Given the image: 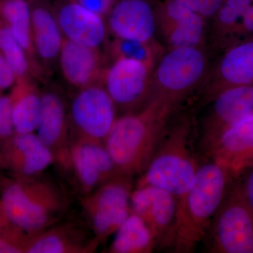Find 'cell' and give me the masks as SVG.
Listing matches in <instances>:
<instances>
[{"instance_id": "6da1fadb", "label": "cell", "mask_w": 253, "mask_h": 253, "mask_svg": "<svg viewBox=\"0 0 253 253\" xmlns=\"http://www.w3.org/2000/svg\"><path fill=\"white\" fill-rule=\"evenodd\" d=\"M175 109L154 99L117 118L105 146L120 172L134 176L144 172Z\"/></svg>"}, {"instance_id": "7a4b0ae2", "label": "cell", "mask_w": 253, "mask_h": 253, "mask_svg": "<svg viewBox=\"0 0 253 253\" xmlns=\"http://www.w3.org/2000/svg\"><path fill=\"white\" fill-rule=\"evenodd\" d=\"M233 176L217 163L200 166L194 185L177 200L173 252H194L231 189Z\"/></svg>"}, {"instance_id": "3957f363", "label": "cell", "mask_w": 253, "mask_h": 253, "mask_svg": "<svg viewBox=\"0 0 253 253\" xmlns=\"http://www.w3.org/2000/svg\"><path fill=\"white\" fill-rule=\"evenodd\" d=\"M0 202L12 227L28 236L59 222L70 199L61 184L41 174L11 181L3 189Z\"/></svg>"}, {"instance_id": "277c9868", "label": "cell", "mask_w": 253, "mask_h": 253, "mask_svg": "<svg viewBox=\"0 0 253 253\" xmlns=\"http://www.w3.org/2000/svg\"><path fill=\"white\" fill-rule=\"evenodd\" d=\"M194 123L184 116L171 118L149 166L134 186H152L179 199L194 185L200 167L195 149Z\"/></svg>"}, {"instance_id": "5b68a950", "label": "cell", "mask_w": 253, "mask_h": 253, "mask_svg": "<svg viewBox=\"0 0 253 253\" xmlns=\"http://www.w3.org/2000/svg\"><path fill=\"white\" fill-rule=\"evenodd\" d=\"M212 64L206 45L170 48L154 68L149 101L158 99L176 108L201 87Z\"/></svg>"}, {"instance_id": "8992f818", "label": "cell", "mask_w": 253, "mask_h": 253, "mask_svg": "<svg viewBox=\"0 0 253 253\" xmlns=\"http://www.w3.org/2000/svg\"><path fill=\"white\" fill-rule=\"evenodd\" d=\"M133 176L118 173L89 194L81 196L86 225L100 244L113 235L131 214Z\"/></svg>"}, {"instance_id": "52a82bcc", "label": "cell", "mask_w": 253, "mask_h": 253, "mask_svg": "<svg viewBox=\"0 0 253 253\" xmlns=\"http://www.w3.org/2000/svg\"><path fill=\"white\" fill-rule=\"evenodd\" d=\"M204 241L212 253H253V213L240 185L231 187Z\"/></svg>"}, {"instance_id": "ba28073f", "label": "cell", "mask_w": 253, "mask_h": 253, "mask_svg": "<svg viewBox=\"0 0 253 253\" xmlns=\"http://www.w3.org/2000/svg\"><path fill=\"white\" fill-rule=\"evenodd\" d=\"M117 109L101 83L79 89L68 113L70 137L105 144L117 119Z\"/></svg>"}, {"instance_id": "9c48e42d", "label": "cell", "mask_w": 253, "mask_h": 253, "mask_svg": "<svg viewBox=\"0 0 253 253\" xmlns=\"http://www.w3.org/2000/svg\"><path fill=\"white\" fill-rule=\"evenodd\" d=\"M155 67L136 60L118 59L101 76V84L116 109L123 114L135 112L149 103Z\"/></svg>"}, {"instance_id": "30bf717a", "label": "cell", "mask_w": 253, "mask_h": 253, "mask_svg": "<svg viewBox=\"0 0 253 253\" xmlns=\"http://www.w3.org/2000/svg\"><path fill=\"white\" fill-rule=\"evenodd\" d=\"M130 206L131 212L142 218L154 233L158 249H172L177 211L175 196L152 186H134Z\"/></svg>"}, {"instance_id": "8fae6325", "label": "cell", "mask_w": 253, "mask_h": 253, "mask_svg": "<svg viewBox=\"0 0 253 253\" xmlns=\"http://www.w3.org/2000/svg\"><path fill=\"white\" fill-rule=\"evenodd\" d=\"M211 102L201 130V147L206 154L224 131L253 115V84L228 88L216 95Z\"/></svg>"}, {"instance_id": "7c38bea8", "label": "cell", "mask_w": 253, "mask_h": 253, "mask_svg": "<svg viewBox=\"0 0 253 253\" xmlns=\"http://www.w3.org/2000/svg\"><path fill=\"white\" fill-rule=\"evenodd\" d=\"M253 84V38L230 46L213 63L200 88L211 102L221 91L232 86Z\"/></svg>"}, {"instance_id": "4fadbf2b", "label": "cell", "mask_w": 253, "mask_h": 253, "mask_svg": "<svg viewBox=\"0 0 253 253\" xmlns=\"http://www.w3.org/2000/svg\"><path fill=\"white\" fill-rule=\"evenodd\" d=\"M37 135L51 151L60 169L71 171L68 113L64 99L59 93H42L41 116L37 126Z\"/></svg>"}, {"instance_id": "5bb4252c", "label": "cell", "mask_w": 253, "mask_h": 253, "mask_svg": "<svg viewBox=\"0 0 253 253\" xmlns=\"http://www.w3.org/2000/svg\"><path fill=\"white\" fill-rule=\"evenodd\" d=\"M71 171L82 196L92 192L120 173L103 143L71 141Z\"/></svg>"}, {"instance_id": "9a60e30c", "label": "cell", "mask_w": 253, "mask_h": 253, "mask_svg": "<svg viewBox=\"0 0 253 253\" xmlns=\"http://www.w3.org/2000/svg\"><path fill=\"white\" fill-rule=\"evenodd\" d=\"M99 245L85 223L59 221L26 236L22 243V253H92Z\"/></svg>"}, {"instance_id": "2e32d148", "label": "cell", "mask_w": 253, "mask_h": 253, "mask_svg": "<svg viewBox=\"0 0 253 253\" xmlns=\"http://www.w3.org/2000/svg\"><path fill=\"white\" fill-rule=\"evenodd\" d=\"M158 31L170 48L206 45L207 21L174 0L156 6Z\"/></svg>"}, {"instance_id": "e0dca14e", "label": "cell", "mask_w": 253, "mask_h": 253, "mask_svg": "<svg viewBox=\"0 0 253 253\" xmlns=\"http://www.w3.org/2000/svg\"><path fill=\"white\" fill-rule=\"evenodd\" d=\"M206 155L225 168L233 177L253 166V115L223 133Z\"/></svg>"}, {"instance_id": "ac0fdd59", "label": "cell", "mask_w": 253, "mask_h": 253, "mask_svg": "<svg viewBox=\"0 0 253 253\" xmlns=\"http://www.w3.org/2000/svg\"><path fill=\"white\" fill-rule=\"evenodd\" d=\"M108 16L110 31L116 38L155 41L157 19L151 0H116Z\"/></svg>"}, {"instance_id": "d6986e66", "label": "cell", "mask_w": 253, "mask_h": 253, "mask_svg": "<svg viewBox=\"0 0 253 253\" xmlns=\"http://www.w3.org/2000/svg\"><path fill=\"white\" fill-rule=\"evenodd\" d=\"M1 156L18 176L41 175L54 163L51 151L34 132L15 133L3 144Z\"/></svg>"}, {"instance_id": "ffe728a7", "label": "cell", "mask_w": 253, "mask_h": 253, "mask_svg": "<svg viewBox=\"0 0 253 253\" xmlns=\"http://www.w3.org/2000/svg\"><path fill=\"white\" fill-rule=\"evenodd\" d=\"M56 21L66 39L91 48H99L106 36L104 18L86 9L76 0L60 4Z\"/></svg>"}, {"instance_id": "44dd1931", "label": "cell", "mask_w": 253, "mask_h": 253, "mask_svg": "<svg viewBox=\"0 0 253 253\" xmlns=\"http://www.w3.org/2000/svg\"><path fill=\"white\" fill-rule=\"evenodd\" d=\"M59 59L63 76L71 85L81 89L99 83L104 71L99 48L81 45L63 37Z\"/></svg>"}, {"instance_id": "7402d4cb", "label": "cell", "mask_w": 253, "mask_h": 253, "mask_svg": "<svg viewBox=\"0 0 253 253\" xmlns=\"http://www.w3.org/2000/svg\"><path fill=\"white\" fill-rule=\"evenodd\" d=\"M0 17L21 45L34 77L42 79L44 70L37 56L31 25V7L28 0H0Z\"/></svg>"}, {"instance_id": "603a6c76", "label": "cell", "mask_w": 253, "mask_h": 253, "mask_svg": "<svg viewBox=\"0 0 253 253\" xmlns=\"http://www.w3.org/2000/svg\"><path fill=\"white\" fill-rule=\"evenodd\" d=\"M31 7L32 33L37 56L42 64L49 65L59 59L63 36L56 16L47 7L39 3Z\"/></svg>"}, {"instance_id": "cb8c5ba5", "label": "cell", "mask_w": 253, "mask_h": 253, "mask_svg": "<svg viewBox=\"0 0 253 253\" xmlns=\"http://www.w3.org/2000/svg\"><path fill=\"white\" fill-rule=\"evenodd\" d=\"M9 96L15 133L34 132L41 116L42 93L32 78L16 79Z\"/></svg>"}, {"instance_id": "d4e9b609", "label": "cell", "mask_w": 253, "mask_h": 253, "mask_svg": "<svg viewBox=\"0 0 253 253\" xmlns=\"http://www.w3.org/2000/svg\"><path fill=\"white\" fill-rule=\"evenodd\" d=\"M105 253H151L158 249L157 241L144 219L131 212L118 228Z\"/></svg>"}, {"instance_id": "484cf974", "label": "cell", "mask_w": 253, "mask_h": 253, "mask_svg": "<svg viewBox=\"0 0 253 253\" xmlns=\"http://www.w3.org/2000/svg\"><path fill=\"white\" fill-rule=\"evenodd\" d=\"M162 51V48L156 41L141 42L116 38L110 46V52L115 60H136L153 67H156Z\"/></svg>"}, {"instance_id": "4316f807", "label": "cell", "mask_w": 253, "mask_h": 253, "mask_svg": "<svg viewBox=\"0 0 253 253\" xmlns=\"http://www.w3.org/2000/svg\"><path fill=\"white\" fill-rule=\"evenodd\" d=\"M0 51L7 61L16 79L33 77L31 66L22 47L6 23L0 17Z\"/></svg>"}, {"instance_id": "83f0119b", "label": "cell", "mask_w": 253, "mask_h": 253, "mask_svg": "<svg viewBox=\"0 0 253 253\" xmlns=\"http://www.w3.org/2000/svg\"><path fill=\"white\" fill-rule=\"evenodd\" d=\"M252 3L251 0H224L212 18L213 43L219 44L224 37L236 28L238 21L242 18Z\"/></svg>"}, {"instance_id": "f1b7e54d", "label": "cell", "mask_w": 253, "mask_h": 253, "mask_svg": "<svg viewBox=\"0 0 253 253\" xmlns=\"http://www.w3.org/2000/svg\"><path fill=\"white\" fill-rule=\"evenodd\" d=\"M15 134L9 96L0 94V141L3 144Z\"/></svg>"}, {"instance_id": "f546056e", "label": "cell", "mask_w": 253, "mask_h": 253, "mask_svg": "<svg viewBox=\"0 0 253 253\" xmlns=\"http://www.w3.org/2000/svg\"><path fill=\"white\" fill-rule=\"evenodd\" d=\"M16 77L11 66L0 51V94L14 86Z\"/></svg>"}, {"instance_id": "4dcf8cb0", "label": "cell", "mask_w": 253, "mask_h": 253, "mask_svg": "<svg viewBox=\"0 0 253 253\" xmlns=\"http://www.w3.org/2000/svg\"><path fill=\"white\" fill-rule=\"evenodd\" d=\"M224 0H197L198 13L206 20H212Z\"/></svg>"}, {"instance_id": "1f68e13d", "label": "cell", "mask_w": 253, "mask_h": 253, "mask_svg": "<svg viewBox=\"0 0 253 253\" xmlns=\"http://www.w3.org/2000/svg\"><path fill=\"white\" fill-rule=\"evenodd\" d=\"M86 9L92 11L95 14L105 17L109 15L113 4L109 0H76Z\"/></svg>"}, {"instance_id": "d6a6232c", "label": "cell", "mask_w": 253, "mask_h": 253, "mask_svg": "<svg viewBox=\"0 0 253 253\" xmlns=\"http://www.w3.org/2000/svg\"><path fill=\"white\" fill-rule=\"evenodd\" d=\"M246 171H248L247 174L243 184H240V188L246 203L253 213V166Z\"/></svg>"}, {"instance_id": "836d02e7", "label": "cell", "mask_w": 253, "mask_h": 253, "mask_svg": "<svg viewBox=\"0 0 253 253\" xmlns=\"http://www.w3.org/2000/svg\"><path fill=\"white\" fill-rule=\"evenodd\" d=\"M242 30L249 33H253V4L245 12L241 18Z\"/></svg>"}, {"instance_id": "e575fe53", "label": "cell", "mask_w": 253, "mask_h": 253, "mask_svg": "<svg viewBox=\"0 0 253 253\" xmlns=\"http://www.w3.org/2000/svg\"><path fill=\"white\" fill-rule=\"evenodd\" d=\"M13 229L14 228L12 227L7 217L5 215L3 208L1 207V202H0V230L3 232H7Z\"/></svg>"}, {"instance_id": "d590c367", "label": "cell", "mask_w": 253, "mask_h": 253, "mask_svg": "<svg viewBox=\"0 0 253 253\" xmlns=\"http://www.w3.org/2000/svg\"><path fill=\"white\" fill-rule=\"evenodd\" d=\"M188 9L198 13L197 0H174Z\"/></svg>"}, {"instance_id": "8d00e7d4", "label": "cell", "mask_w": 253, "mask_h": 253, "mask_svg": "<svg viewBox=\"0 0 253 253\" xmlns=\"http://www.w3.org/2000/svg\"><path fill=\"white\" fill-rule=\"evenodd\" d=\"M109 1L110 2L112 3V4H114V2L116 1V0H109Z\"/></svg>"}, {"instance_id": "74e56055", "label": "cell", "mask_w": 253, "mask_h": 253, "mask_svg": "<svg viewBox=\"0 0 253 253\" xmlns=\"http://www.w3.org/2000/svg\"><path fill=\"white\" fill-rule=\"evenodd\" d=\"M7 232H8V231H7ZM5 233H6V232H3V231H1V230H0V236L2 235V234H5Z\"/></svg>"}, {"instance_id": "f35d334b", "label": "cell", "mask_w": 253, "mask_h": 253, "mask_svg": "<svg viewBox=\"0 0 253 253\" xmlns=\"http://www.w3.org/2000/svg\"><path fill=\"white\" fill-rule=\"evenodd\" d=\"M251 1H252V2L253 3V0H251Z\"/></svg>"}]
</instances>
